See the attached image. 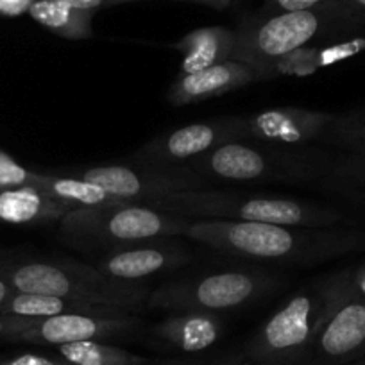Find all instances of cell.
<instances>
[{
  "label": "cell",
  "mask_w": 365,
  "mask_h": 365,
  "mask_svg": "<svg viewBox=\"0 0 365 365\" xmlns=\"http://www.w3.org/2000/svg\"><path fill=\"white\" fill-rule=\"evenodd\" d=\"M40 172L24 168L6 153H0V190L19 187H36Z\"/></svg>",
  "instance_id": "obj_24"
},
{
  "label": "cell",
  "mask_w": 365,
  "mask_h": 365,
  "mask_svg": "<svg viewBox=\"0 0 365 365\" xmlns=\"http://www.w3.org/2000/svg\"><path fill=\"white\" fill-rule=\"evenodd\" d=\"M336 115L304 108H269L247 117H237L238 142L276 145H312L321 142Z\"/></svg>",
  "instance_id": "obj_13"
},
{
  "label": "cell",
  "mask_w": 365,
  "mask_h": 365,
  "mask_svg": "<svg viewBox=\"0 0 365 365\" xmlns=\"http://www.w3.org/2000/svg\"><path fill=\"white\" fill-rule=\"evenodd\" d=\"M34 22L66 40H90L91 19L96 11L72 8L61 0H33L27 9Z\"/></svg>",
  "instance_id": "obj_20"
},
{
  "label": "cell",
  "mask_w": 365,
  "mask_h": 365,
  "mask_svg": "<svg viewBox=\"0 0 365 365\" xmlns=\"http://www.w3.org/2000/svg\"><path fill=\"white\" fill-rule=\"evenodd\" d=\"M276 285V278L249 270H222L167 283L149 294L147 307L165 312L219 314L245 307Z\"/></svg>",
  "instance_id": "obj_8"
},
{
  "label": "cell",
  "mask_w": 365,
  "mask_h": 365,
  "mask_svg": "<svg viewBox=\"0 0 365 365\" xmlns=\"http://www.w3.org/2000/svg\"><path fill=\"white\" fill-rule=\"evenodd\" d=\"M138 326H142L138 315L104 317L88 314H61L41 319L0 317V336L13 342L47 344L59 347L83 340L124 336L135 331Z\"/></svg>",
  "instance_id": "obj_10"
},
{
  "label": "cell",
  "mask_w": 365,
  "mask_h": 365,
  "mask_svg": "<svg viewBox=\"0 0 365 365\" xmlns=\"http://www.w3.org/2000/svg\"><path fill=\"white\" fill-rule=\"evenodd\" d=\"M222 331V321L217 314L206 312H175L154 326L158 339L185 353L208 349Z\"/></svg>",
  "instance_id": "obj_19"
},
{
  "label": "cell",
  "mask_w": 365,
  "mask_h": 365,
  "mask_svg": "<svg viewBox=\"0 0 365 365\" xmlns=\"http://www.w3.org/2000/svg\"><path fill=\"white\" fill-rule=\"evenodd\" d=\"M365 356V297L346 289L301 365H347Z\"/></svg>",
  "instance_id": "obj_11"
},
{
  "label": "cell",
  "mask_w": 365,
  "mask_h": 365,
  "mask_svg": "<svg viewBox=\"0 0 365 365\" xmlns=\"http://www.w3.org/2000/svg\"><path fill=\"white\" fill-rule=\"evenodd\" d=\"M322 143L365 150V120L354 117H335L333 124L322 136Z\"/></svg>",
  "instance_id": "obj_23"
},
{
  "label": "cell",
  "mask_w": 365,
  "mask_h": 365,
  "mask_svg": "<svg viewBox=\"0 0 365 365\" xmlns=\"http://www.w3.org/2000/svg\"><path fill=\"white\" fill-rule=\"evenodd\" d=\"M351 165H354V167L361 168V170H365V161L364 160H354V161H349Z\"/></svg>",
  "instance_id": "obj_33"
},
{
  "label": "cell",
  "mask_w": 365,
  "mask_h": 365,
  "mask_svg": "<svg viewBox=\"0 0 365 365\" xmlns=\"http://www.w3.org/2000/svg\"><path fill=\"white\" fill-rule=\"evenodd\" d=\"M34 188L47 192L54 199H59V201L66 202V205L73 206V208L125 202L111 195L104 188L93 185V182H88L81 178H73V175L40 174V179H38Z\"/></svg>",
  "instance_id": "obj_21"
},
{
  "label": "cell",
  "mask_w": 365,
  "mask_h": 365,
  "mask_svg": "<svg viewBox=\"0 0 365 365\" xmlns=\"http://www.w3.org/2000/svg\"><path fill=\"white\" fill-rule=\"evenodd\" d=\"M333 0H269L265 11L262 15H274V13L287 11H304V9H315L321 6L329 4Z\"/></svg>",
  "instance_id": "obj_25"
},
{
  "label": "cell",
  "mask_w": 365,
  "mask_h": 365,
  "mask_svg": "<svg viewBox=\"0 0 365 365\" xmlns=\"http://www.w3.org/2000/svg\"><path fill=\"white\" fill-rule=\"evenodd\" d=\"M70 175L81 178L125 202L149 205L150 201L165 197L174 192L206 190L213 182L194 174L187 167H128V165H101L84 170H76Z\"/></svg>",
  "instance_id": "obj_9"
},
{
  "label": "cell",
  "mask_w": 365,
  "mask_h": 365,
  "mask_svg": "<svg viewBox=\"0 0 365 365\" xmlns=\"http://www.w3.org/2000/svg\"><path fill=\"white\" fill-rule=\"evenodd\" d=\"M145 206L195 220H245L303 227H331L342 220V213L336 210L287 195H249L213 188L174 192Z\"/></svg>",
  "instance_id": "obj_4"
},
{
  "label": "cell",
  "mask_w": 365,
  "mask_h": 365,
  "mask_svg": "<svg viewBox=\"0 0 365 365\" xmlns=\"http://www.w3.org/2000/svg\"><path fill=\"white\" fill-rule=\"evenodd\" d=\"M167 240L168 238H158L111 251L97 263L96 269L110 278L138 283L140 279L188 262L187 251L175 244H168Z\"/></svg>",
  "instance_id": "obj_15"
},
{
  "label": "cell",
  "mask_w": 365,
  "mask_h": 365,
  "mask_svg": "<svg viewBox=\"0 0 365 365\" xmlns=\"http://www.w3.org/2000/svg\"><path fill=\"white\" fill-rule=\"evenodd\" d=\"M353 22L335 0L329 4L304 11L262 15L242 24L237 33L235 61H244L259 68L265 63L290 54L321 36L353 29Z\"/></svg>",
  "instance_id": "obj_7"
},
{
  "label": "cell",
  "mask_w": 365,
  "mask_h": 365,
  "mask_svg": "<svg viewBox=\"0 0 365 365\" xmlns=\"http://www.w3.org/2000/svg\"><path fill=\"white\" fill-rule=\"evenodd\" d=\"M61 314H88L104 315V317H125L136 315L133 312L106 304L90 303V301L66 299L58 296H43V294H26L15 292L8 299V303L0 310V317H24V319H41L52 317Z\"/></svg>",
  "instance_id": "obj_18"
},
{
  "label": "cell",
  "mask_w": 365,
  "mask_h": 365,
  "mask_svg": "<svg viewBox=\"0 0 365 365\" xmlns=\"http://www.w3.org/2000/svg\"><path fill=\"white\" fill-rule=\"evenodd\" d=\"M356 365H365V361H360V364H356Z\"/></svg>",
  "instance_id": "obj_34"
},
{
  "label": "cell",
  "mask_w": 365,
  "mask_h": 365,
  "mask_svg": "<svg viewBox=\"0 0 365 365\" xmlns=\"http://www.w3.org/2000/svg\"><path fill=\"white\" fill-rule=\"evenodd\" d=\"M0 365H72L61 356H43V354L26 353L20 356L9 358V360L0 361Z\"/></svg>",
  "instance_id": "obj_26"
},
{
  "label": "cell",
  "mask_w": 365,
  "mask_h": 365,
  "mask_svg": "<svg viewBox=\"0 0 365 365\" xmlns=\"http://www.w3.org/2000/svg\"><path fill=\"white\" fill-rule=\"evenodd\" d=\"M335 2L353 22H365V0H335Z\"/></svg>",
  "instance_id": "obj_28"
},
{
  "label": "cell",
  "mask_w": 365,
  "mask_h": 365,
  "mask_svg": "<svg viewBox=\"0 0 365 365\" xmlns=\"http://www.w3.org/2000/svg\"><path fill=\"white\" fill-rule=\"evenodd\" d=\"M263 73L256 66L244 61L220 63L210 68L192 73H179L172 83L167 99L172 106H187V104L202 103V101L217 99L238 88L259 83Z\"/></svg>",
  "instance_id": "obj_14"
},
{
  "label": "cell",
  "mask_w": 365,
  "mask_h": 365,
  "mask_svg": "<svg viewBox=\"0 0 365 365\" xmlns=\"http://www.w3.org/2000/svg\"><path fill=\"white\" fill-rule=\"evenodd\" d=\"M33 0H0V13H8V15H16L22 13L24 9H29Z\"/></svg>",
  "instance_id": "obj_29"
},
{
  "label": "cell",
  "mask_w": 365,
  "mask_h": 365,
  "mask_svg": "<svg viewBox=\"0 0 365 365\" xmlns=\"http://www.w3.org/2000/svg\"><path fill=\"white\" fill-rule=\"evenodd\" d=\"M351 285L361 297H365V262L351 269Z\"/></svg>",
  "instance_id": "obj_30"
},
{
  "label": "cell",
  "mask_w": 365,
  "mask_h": 365,
  "mask_svg": "<svg viewBox=\"0 0 365 365\" xmlns=\"http://www.w3.org/2000/svg\"><path fill=\"white\" fill-rule=\"evenodd\" d=\"M185 237L238 258L297 265L324 262L365 244L361 235L349 231L222 219L190 220Z\"/></svg>",
  "instance_id": "obj_1"
},
{
  "label": "cell",
  "mask_w": 365,
  "mask_h": 365,
  "mask_svg": "<svg viewBox=\"0 0 365 365\" xmlns=\"http://www.w3.org/2000/svg\"><path fill=\"white\" fill-rule=\"evenodd\" d=\"M351 282V269L333 272L301 287L251 342L247 358L252 365H301L321 331L329 312Z\"/></svg>",
  "instance_id": "obj_3"
},
{
  "label": "cell",
  "mask_w": 365,
  "mask_h": 365,
  "mask_svg": "<svg viewBox=\"0 0 365 365\" xmlns=\"http://www.w3.org/2000/svg\"><path fill=\"white\" fill-rule=\"evenodd\" d=\"M190 219L138 202L73 208L59 220V237L79 251H117L158 238L185 237Z\"/></svg>",
  "instance_id": "obj_5"
},
{
  "label": "cell",
  "mask_w": 365,
  "mask_h": 365,
  "mask_svg": "<svg viewBox=\"0 0 365 365\" xmlns=\"http://www.w3.org/2000/svg\"><path fill=\"white\" fill-rule=\"evenodd\" d=\"M73 206L54 199L34 187L0 190V220L8 224H48L59 222Z\"/></svg>",
  "instance_id": "obj_17"
},
{
  "label": "cell",
  "mask_w": 365,
  "mask_h": 365,
  "mask_svg": "<svg viewBox=\"0 0 365 365\" xmlns=\"http://www.w3.org/2000/svg\"><path fill=\"white\" fill-rule=\"evenodd\" d=\"M13 294H15L13 287L9 285L4 278H0V310H2V307H4L6 303H8V299Z\"/></svg>",
  "instance_id": "obj_31"
},
{
  "label": "cell",
  "mask_w": 365,
  "mask_h": 365,
  "mask_svg": "<svg viewBox=\"0 0 365 365\" xmlns=\"http://www.w3.org/2000/svg\"><path fill=\"white\" fill-rule=\"evenodd\" d=\"M72 8L83 9V11H97V9L110 8V6L125 4V2H135V0H61Z\"/></svg>",
  "instance_id": "obj_27"
},
{
  "label": "cell",
  "mask_w": 365,
  "mask_h": 365,
  "mask_svg": "<svg viewBox=\"0 0 365 365\" xmlns=\"http://www.w3.org/2000/svg\"><path fill=\"white\" fill-rule=\"evenodd\" d=\"M185 167L210 182H322L335 158L314 145H276L263 142H227Z\"/></svg>",
  "instance_id": "obj_2"
},
{
  "label": "cell",
  "mask_w": 365,
  "mask_h": 365,
  "mask_svg": "<svg viewBox=\"0 0 365 365\" xmlns=\"http://www.w3.org/2000/svg\"><path fill=\"white\" fill-rule=\"evenodd\" d=\"M59 356L72 365H143L145 360L122 347L103 344L99 340H83L59 346Z\"/></svg>",
  "instance_id": "obj_22"
},
{
  "label": "cell",
  "mask_w": 365,
  "mask_h": 365,
  "mask_svg": "<svg viewBox=\"0 0 365 365\" xmlns=\"http://www.w3.org/2000/svg\"><path fill=\"white\" fill-rule=\"evenodd\" d=\"M181 54L179 73H192L220 65L237 56V33L226 27H201L170 45Z\"/></svg>",
  "instance_id": "obj_16"
},
{
  "label": "cell",
  "mask_w": 365,
  "mask_h": 365,
  "mask_svg": "<svg viewBox=\"0 0 365 365\" xmlns=\"http://www.w3.org/2000/svg\"><path fill=\"white\" fill-rule=\"evenodd\" d=\"M6 282L15 292L90 301L124 308L136 315L149 299V292L140 283L110 278L96 267L73 259H36L20 263L6 272Z\"/></svg>",
  "instance_id": "obj_6"
},
{
  "label": "cell",
  "mask_w": 365,
  "mask_h": 365,
  "mask_svg": "<svg viewBox=\"0 0 365 365\" xmlns=\"http://www.w3.org/2000/svg\"><path fill=\"white\" fill-rule=\"evenodd\" d=\"M190 2H199V4H205L213 9H219V11H222V9H226L227 6L231 4V0H190Z\"/></svg>",
  "instance_id": "obj_32"
},
{
  "label": "cell",
  "mask_w": 365,
  "mask_h": 365,
  "mask_svg": "<svg viewBox=\"0 0 365 365\" xmlns=\"http://www.w3.org/2000/svg\"><path fill=\"white\" fill-rule=\"evenodd\" d=\"M227 142H238L237 117L215 118L182 125L147 142L133 160L145 167H185Z\"/></svg>",
  "instance_id": "obj_12"
}]
</instances>
